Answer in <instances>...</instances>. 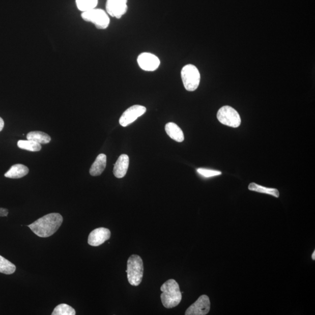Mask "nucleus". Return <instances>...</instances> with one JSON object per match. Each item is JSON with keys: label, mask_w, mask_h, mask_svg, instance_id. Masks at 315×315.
Listing matches in <instances>:
<instances>
[{"label": "nucleus", "mask_w": 315, "mask_h": 315, "mask_svg": "<svg viewBox=\"0 0 315 315\" xmlns=\"http://www.w3.org/2000/svg\"><path fill=\"white\" fill-rule=\"evenodd\" d=\"M248 189L249 190L256 191V192L272 195V196L277 198L280 196V193L277 189L269 188V187L259 185L255 183H250Z\"/></svg>", "instance_id": "nucleus-17"}, {"label": "nucleus", "mask_w": 315, "mask_h": 315, "mask_svg": "<svg viewBox=\"0 0 315 315\" xmlns=\"http://www.w3.org/2000/svg\"><path fill=\"white\" fill-rule=\"evenodd\" d=\"M5 127V122H4L3 119L0 117V131H2Z\"/></svg>", "instance_id": "nucleus-24"}, {"label": "nucleus", "mask_w": 315, "mask_h": 315, "mask_svg": "<svg viewBox=\"0 0 315 315\" xmlns=\"http://www.w3.org/2000/svg\"><path fill=\"white\" fill-rule=\"evenodd\" d=\"M161 302L166 308L170 309L177 306L182 301V293L178 283L170 279L163 283L161 287Z\"/></svg>", "instance_id": "nucleus-2"}, {"label": "nucleus", "mask_w": 315, "mask_h": 315, "mask_svg": "<svg viewBox=\"0 0 315 315\" xmlns=\"http://www.w3.org/2000/svg\"><path fill=\"white\" fill-rule=\"evenodd\" d=\"M165 131L167 134L174 140L179 142H182L184 140V134L182 129L175 123L172 122L167 123Z\"/></svg>", "instance_id": "nucleus-14"}, {"label": "nucleus", "mask_w": 315, "mask_h": 315, "mask_svg": "<svg viewBox=\"0 0 315 315\" xmlns=\"http://www.w3.org/2000/svg\"><path fill=\"white\" fill-rule=\"evenodd\" d=\"M312 259H313V261L315 260V251H314L312 255Z\"/></svg>", "instance_id": "nucleus-25"}, {"label": "nucleus", "mask_w": 315, "mask_h": 315, "mask_svg": "<svg viewBox=\"0 0 315 315\" xmlns=\"http://www.w3.org/2000/svg\"><path fill=\"white\" fill-rule=\"evenodd\" d=\"M29 173V169L22 164H15L5 174V176L8 178L19 179L26 176Z\"/></svg>", "instance_id": "nucleus-15"}, {"label": "nucleus", "mask_w": 315, "mask_h": 315, "mask_svg": "<svg viewBox=\"0 0 315 315\" xmlns=\"http://www.w3.org/2000/svg\"><path fill=\"white\" fill-rule=\"evenodd\" d=\"M63 221V218L61 214L51 213L38 219L27 226L38 237L47 238L56 232Z\"/></svg>", "instance_id": "nucleus-1"}, {"label": "nucleus", "mask_w": 315, "mask_h": 315, "mask_svg": "<svg viewBox=\"0 0 315 315\" xmlns=\"http://www.w3.org/2000/svg\"><path fill=\"white\" fill-rule=\"evenodd\" d=\"M146 107L141 105H133L127 109L119 119V123L123 127L131 124L146 112Z\"/></svg>", "instance_id": "nucleus-7"}, {"label": "nucleus", "mask_w": 315, "mask_h": 315, "mask_svg": "<svg viewBox=\"0 0 315 315\" xmlns=\"http://www.w3.org/2000/svg\"><path fill=\"white\" fill-rule=\"evenodd\" d=\"M181 77L183 85L187 91H194L200 84V72L193 65H187L182 68Z\"/></svg>", "instance_id": "nucleus-5"}, {"label": "nucleus", "mask_w": 315, "mask_h": 315, "mask_svg": "<svg viewBox=\"0 0 315 315\" xmlns=\"http://www.w3.org/2000/svg\"><path fill=\"white\" fill-rule=\"evenodd\" d=\"M217 119L222 125L237 128L241 125V119L238 111L230 106L221 107L218 111Z\"/></svg>", "instance_id": "nucleus-6"}, {"label": "nucleus", "mask_w": 315, "mask_h": 315, "mask_svg": "<svg viewBox=\"0 0 315 315\" xmlns=\"http://www.w3.org/2000/svg\"><path fill=\"white\" fill-rule=\"evenodd\" d=\"M29 140L37 142L40 145H46L51 141V137L49 135L42 131H31L26 135Z\"/></svg>", "instance_id": "nucleus-16"}, {"label": "nucleus", "mask_w": 315, "mask_h": 315, "mask_svg": "<svg viewBox=\"0 0 315 315\" xmlns=\"http://www.w3.org/2000/svg\"><path fill=\"white\" fill-rule=\"evenodd\" d=\"M16 267L11 262L0 256V273L6 274H12L15 272Z\"/></svg>", "instance_id": "nucleus-20"}, {"label": "nucleus", "mask_w": 315, "mask_h": 315, "mask_svg": "<svg viewBox=\"0 0 315 315\" xmlns=\"http://www.w3.org/2000/svg\"><path fill=\"white\" fill-rule=\"evenodd\" d=\"M126 273L130 284L138 286L141 284L144 274L142 259L137 254H133L127 261Z\"/></svg>", "instance_id": "nucleus-3"}, {"label": "nucleus", "mask_w": 315, "mask_h": 315, "mask_svg": "<svg viewBox=\"0 0 315 315\" xmlns=\"http://www.w3.org/2000/svg\"><path fill=\"white\" fill-rule=\"evenodd\" d=\"M52 315H75V310L69 305L62 304L55 307Z\"/></svg>", "instance_id": "nucleus-21"}, {"label": "nucleus", "mask_w": 315, "mask_h": 315, "mask_svg": "<svg viewBox=\"0 0 315 315\" xmlns=\"http://www.w3.org/2000/svg\"><path fill=\"white\" fill-rule=\"evenodd\" d=\"M210 298L206 295H203L198 300L186 310V315H206L210 310Z\"/></svg>", "instance_id": "nucleus-9"}, {"label": "nucleus", "mask_w": 315, "mask_h": 315, "mask_svg": "<svg viewBox=\"0 0 315 315\" xmlns=\"http://www.w3.org/2000/svg\"><path fill=\"white\" fill-rule=\"evenodd\" d=\"M98 4V0H75L77 9L82 13L95 9Z\"/></svg>", "instance_id": "nucleus-19"}, {"label": "nucleus", "mask_w": 315, "mask_h": 315, "mask_svg": "<svg viewBox=\"0 0 315 315\" xmlns=\"http://www.w3.org/2000/svg\"><path fill=\"white\" fill-rule=\"evenodd\" d=\"M107 158L104 154L98 155L93 165L90 169V174L92 176L97 177L101 175L105 169Z\"/></svg>", "instance_id": "nucleus-13"}, {"label": "nucleus", "mask_w": 315, "mask_h": 315, "mask_svg": "<svg viewBox=\"0 0 315 315\" xmlns=\"http://www.w3.org/2000/svg\"><path fill=\"white\" fill-rule=\"evenodd\" d=\"M9 214V211L7 209L0 208V217H6Z\"/></svg>", "instance_id": "nucleus-23"}, {"label": "nucleus", "mask_w": 315, "mask_h": 315, "mask_svg": "<svg viewBox=\"0 0 315 315\" xmlns=\"http://www.w3.org/2000/svg\"><path fill=\"white\" fill-rule=\"evenodd\" d=\"M137 63L139 67L146 71L157 70L161 63L157 55L147 52L142 53L138 55Z\"/></svg>", "instance_id": "nucleus-10"}, {"label": "nucleus", "mask_w": 315, "mask_h": 315, "mask_svg": "<svg viewBox=\"0 0 315 315\" xmlns=\"http://www.w3.org/2000/svg\"><path fill=\"white\" fill-rule=\"evenodd\" d=\"M197 172L205 178H210L218 176L222 174L220 171L214 170L205 168H198L197 169Z\"/></svg>", "instance_id": "nucleus-22"}, {"label": "nucleus", "mask_w": 315, "mask_h": 315, "mask_svg": "<svg viewBox=\"0 0 315 315\" xmlns=\"http://www.w3.org/2000/svg\"><path fill=\"white\" fill-rule=\"evenodd\" d=\"M17 145L19 149L32 151V152H37L42 149L41 145L37 142L29 140V139L19 140L18 141Z\"/></svg>", "instance_id": "nucleus-18"}, {"label": "nucleus", "mask_w": 315, "mask_h": 315, "mask_svg": "<svg viewBox=\"0 0 315 315\" xmlns=\"http://www.w3.org/2000/svg\"><path fill=\"white\" fill-rule=\"evenodd\" d=\"M81 18L85 21L93 23L98 30H106L110 24V18L106 11L99 9H94L83 12Z\"/></svg>", "instance_id": "nucleus-4"}, {"label": "nucleus", "mask_w": 315, "mask_h": 315, "mask_svg": "<svg viewBox=\"0 0 315 315\" xmlns=\"http://www.w3.org/2000/svg\"><path fill=\"white\" fill-rule=\"evenodd\" d=\"M128 10L127 0H107L106 11L113 18L121 19Z\"/></svg>", "instance_id": "nucleus-8"}, {"label": "nucleus", "mask_w": 315, "mask_h": 315, "mask_svg": "<svg viewBox=\"0 0 315 315\" xmlns=\"http://www.w3.org/2000/svg\"><path fill=\"white\" fill-rule=\"evenodd\" d=\"M110 231L105 228H99L94 230L90 233L88 243L92 246H99L110 238Z\"/></svg>", "instance_id": "nucleus-11"}, {"label": "nucleus", "mask_w": 315, "mask_h": 315, "mask_svg": "<svg viewBox=\"0 0 315 315\" xmlns=\"http://www.w3.org/2000/svg\"><path fill=\"white\" fill-rule=\"evenodd\" d=\"M129 166V157L126 154H122L116 162L113 174L117 178H122L125 177Z\"/></svg>", "instance_id": "nucleus-12"}]
</instances>
